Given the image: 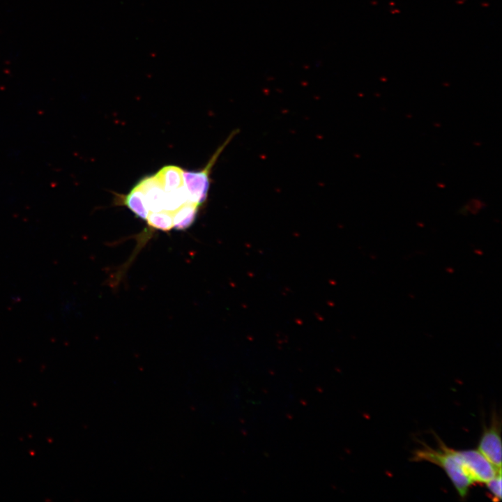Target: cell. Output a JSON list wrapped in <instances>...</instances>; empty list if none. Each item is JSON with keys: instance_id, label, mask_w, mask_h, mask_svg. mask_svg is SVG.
I'll list each match as a JSON object with an SVG mask.
<instances>
[{"instance_id": "1", "label": "cell", "mask_w": 502, "mask_h": 502, "mask_svg": "<svg viewBox=\"0 0 502 502\" xmlns=\"http://www.w3.org/2000/svg\"><path fill=\"white\" fill-rule=\"evenodd\" d=\"M437 449L425 446L417 450L413 462H428L443 469L461 497H465L469 487L474 483L469 476L458 450L447 447L441 441Z\"/></svg>"}, {"instance_id": "2", "label": "cell", "mask_w": 502, "mask_h": 502, "mask_svg": "<svg viewBox=\"0 0 502 502\" xmlns=\"http://www.w3.org/2000/svg\"><path fill=\"white\" fill-rule=\"evenodd\" d=\"M236 134L234 131L215 152L206 166L199 172L183 171V185L188 192L189 201L197 206L206 199L210 185V173L220 153Z\"/></svg>"}, {"instance_id": "3", "label": "cell", "mask_w": 502, "mask_h": 502, "mask_svg": "<svg viewBox=\"0 0 502 502\" xmlns=\"http://www.w3.org/2000/svg\"><path fill=\"white\" fill-rule=\"evenodd\" d=\"M458 453L474 483H486L501 473L478 450H458Z\"/></svg>"}, {"instance_id": "4", "label": "cell", "mask_w": 502, "mask_h": 502, "mask_svg": "<svg viewBox=\"0 0 502 502\" xmlns=\"http://www.w3.org/2000/svg\"><path fill=\"white\" fill-rule=\"evenodd\" d=\"M478 450L497 469L501 470V441L497 422L484 430Z\"/></svg>"}, {"instance_id": "5", "label": "cell", "mask_w": 502, "mask_h": 502, "mask_svg": "<svg viewBox=\"0 0 502 502\" xmlns=\"http://www.w3.org/2000/svg\"><path fill=\"white\" fill-rule=\"evenodd\" d=\"M137 185L144 192L149 213L164 211L166 192L155 174L142 179Z\"/></svg>"}, {"instance_id": "6", "label": "cell", "mask_w": 502, "mask_h": 502, "mask_svg": "<svg viewBox=\"0 0 502 502\" xmlns=\"http://www.w3.org/2000/svg\"><path fill=\"white\" fill-rule=\"evenodd\" d=\"M121 204L126 206L138 218L146 220L149 210L142 190L136 185L131 191L122 197Z\"/></svg>"}, {"instance_id": "7", "label": "cell", "mask_w": 502, "mask_h": 502, "mask_svg": "<svg viewBox=\"0 0 502 502\" xmlns=\"http://www.w3.org/2000/svg\"><path fill=\"white\" fill-rule=\"evenodd\" d=\"M183 171L177 166L168 165L161 168L155 176L164 190L169 192L183 185Z\"/></svg>"}, {"instance_id": "8", "label": "cell", "mask_w": 502, "mask_h": 502, "mask_svg": "<svg viewBox=\"0 0 502 502\" xmlns=\"http://www.w3.org/2000/svg\"><path fill=\"white\" fill-rule=\"evenodd\" d=\"M199 206L188 202L176 211L173 215V229L184 230L188 229L195 220Z\"/></svg>"}, {"instance_id": "9", "label": "cell", "mask_w": 502, "mask_h": 502, "mask_svg": "<svg viewBox=\"0 0 502 502\" xmlns=\"http://www.w3.org/2000/svg\"><path fill=\"white\" fill-rule=\"evenodd\" d=\"M190 202L188 192L184 185L169 192H166L164 211L172 215L185 204Z\"/></svg>"}, {"instance_id": "10", "label": "cell", "mask_w": 502, "mask_h": 502, "mask_svg": "<svg viewBox=\"0 0 502 502\" xmlns=\"http://www.w3.org/2000/svg\"><path fill=\"white\" fill-rule=\"evenodd\" d=\"M146 221L150 229L168 231L173 229V215L167 211L149 213Z\"/></svg>"}, {"instance_id": "11", "label": "cell", "mask_w": 502, "mask_h": 502, "mask_svg": "<svg viewBox=\"0 0 502 502\" xmlns=\"http://www.w3.org/2000/svg\"><path fill=\"white\" fill-rule=\"evenodd\" d=\"M485 484L492 495L496 501H499L501 498V473H498Z\"/></svg>"}]
</instances>
